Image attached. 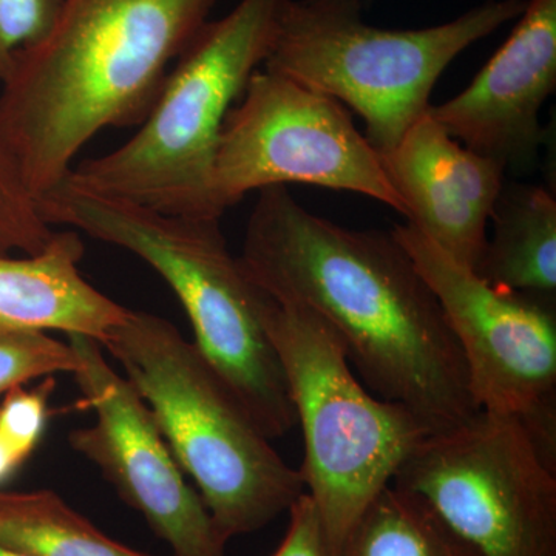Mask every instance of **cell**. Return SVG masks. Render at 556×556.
Instances as JSON below:
<instances>
[{"instance_id": "1", "label": "cell", "mask_w": 556, "mask_h": 556, "mask_svg": "<svg viewBox=\"0 0 556 556\" xmlns=\"http://www.w3.org/2000/svg\"><path fill=\"white\" fill-rule=\"evenodd\" d=\"M258 192L239 257L255 287L328 321L372 394L430 433L479 412L441 303L393 232L336 225L285 186Z\"/></svg>"}, {"instance_id": "2", "label": "cell", "mask_w": 556, "mask_h": 556, "mask_svg": "<svg viewBox=\"0 0 556 556\" xmlns=\"http://www.w3.org/2000/svg\"><path fill=\"white\" fill-rule=\"evenodd\" d=\"M218 0H64L0 83V127L35 199L60 186L84 146L141 124L172 65Z\"/></svg>"}, {"instance_id": "3", "label": "cell", "mask_w": 556, "mask_h": 556, "mask_svg": "<svg viewBox=\"0 0 556 556\" xmlns=\"http://www.w3.org/2000/svg\"><path fill=\"white\" fill-rule=\"evenodd\" d=\"M42 218L137 255L188 314L195 345L266 438L298 424L283 369L263 327L265 292L230 252L217 218L161 214L67 181L38 199Z\"/></svg>"}, {"instance_id": "4", "label": "cell", "mask_w": 556, "mask_h": 556, "mask_svg": "<svg viewBox=\"0 0 556 556\" xmlns=\"http://www.w3.org/2000/svg\"><path fill=\"white\" fill-rule=\"evenodd\" d=\"M101 346L144 399L226 540L257 532L306 492L300 471L169 320L130 309Z\"/></svg>"}, {"instance_id": "5", "label": "cell", "mask_w": 556, "mask_h": 556, "mask_svg": "<svg viewBox=\"0 0 556 556\" xmlns=\"http://www.w3.org/2000/svg\"><path fill=\"white\" fill-rule=\"evenodd\" d=\"M283 0H241L207 21L167 73L141 129L73 167L64 181L105 199L188 218H222L212 195L219 135L268 60Z\"/></svg>"}, {"instance_id": "6", "label": "cell", "mask_w": 556, "mask_h": 556, "mask_svg": "<svg viewBox=\"0 0 556 556\" xmlns=\"http://www.w3.org/2000/svg\"><path fill=\"white\" fill-rule=\"evenodd\" d=\"M526 5L527 0H489L434 27L383 30L362 21L357 0H283L263 65L353 109L383 159L431 108V91L445 68L517 21Z\"/></svg>"}, {"instance_id": "7", "label": "cell", "mask_w": 556, "mask_h": 556, "mask_svg": "<svg viewBox=\"0 0 556 556\" xmlns=\"http://www.w3.org/2000/svg\"><path fill=\"white\" fill-rule=\"evenodd\" d=\"M262 320L305 439L299 471L339 556L357 519L431 433L407 408L365 390L342 339L314 311L265 294Z\"/></svg>"}, {"instance_id": "8", "label": "cell", "mask_w": 556, "mask_h": 556, "mask_svg": "<svg viewBox=\"0 0 556 556\" xmlns=\"http://www.w3.org/2000/svg\"><path fill=\"white\" fill-rule=\"evenodd\" d=\"M391 485L422 500L478 556H556V464L515 417L479 409L428 434Z\"/></svg>"}, {"instance_id": "9", "label": "cell", "mask_w": 556, "mask_h": 556, "mask_svg": "<svg viewBox=\"0 0 556 556\" xmlns=\"http://www.w3.org/2000/svg\"><path fill=\"white\" fill-rule=\"evenodd\" d=\"M239 101L215 153L212 195L219 214L252 190L309 185L369 197L407 217L382 156L334 98L258 68Z\"/></svg>"}, {"instance_id": "10", "label": "cell", "mask_w": 556, "mask_h": 556, "mask_svg": "<svg viewBox=\"0 0 556 556\" xmlns=\"http://www.w3.org/2000/svg\"><path fill=\"white\" fill-rule=\"evenodd\" d=\"M393 236L441 303L478 408L518 419L556 464L555 300L490 287L413 226Z\"/></svg>"}, {"instance_id": "11", "label": "cell", "mask_w": 556, "mask_h": 556, "mask_svg": "<svg viewBox=\"0 0 556 556\" xmlns=\"http://www.w3.org/2000/svg\"><path fill=\"white\" fill-rule=\"evenodd\" d=\"M67 338L78 357L73 376L97 415L90 427L70 433V447L100 468L172 556H226L229 541L186 481L144 399L112 368L100 343L84 336Z\"/></svg>"}, {"instance_id": "12", "label": "cell", "mask_w": 556, "mask_h": 556, "mask_svg": "<svg viewBox=\"0 0 556 556\" xmlns=\"http://www.w3.org/2000/svg\"><path fill=\"white\" fill-rule=\"evenodd\" d=\"M555 89L556 0H527L517 27L470 86L428 112L460 144L529 175L547 141L540 115Z\"/></svg>"}, {"instance_id": "13", "label": "cell", "mask_w": 556, "mask_h": 556, "mask_svg": "<svg viewBox=\"0 0 556 556\" xmlns=\"http://www.w3.org/2000/svg\"><path fill=\"white\" fill-rule=\"evenodd\" d=\"M382 161L407 207V225L475 273L506 167L450 137L430 112Z\"/></svg>"}, {"instance_id": "14", "label": "cell", "mask_w": 556, "mask_h": 556, "mask_svg": "<svg viewBox=\"0 0 556 556\" xmlns=\"http://www.w3.org/2000/svg\"><path fill=\"white\" fill-rule=\"evenodd\" d=\"M84 251L78 230H64L54 232L38 254L0 255V324L56 329L102 345L130 309L80 276Z\"/></svg>"}, {"instance_id": "15", "label": "cell", "mask_w": 556, "mask_h": 556, "mask_svg": "<svg viewBox=\"0 0 556 556\" xmlns=\"http://www.w3.org/2000/svg\"><path fill=\"white\" fill-rule=\"evenodd\" d=\"M492 236L475 273L490 287L555 300L556 199L546 188L504 182Z\"/></svg>"}, {"instance_id": "16", "label": "cell", "mask_w": 556, "mask_h": 556, "mask_svg": "<svg viewBox=\"0 0 556 556\" xmlns=\"http://www.w3.org/2000/svg\"><path fill=\"white\" fill-rule=\"evenodd\" d=\"M0 546L27 556H153L105 535L51 490H0Z\"/></svg>"}, {"instance_id": "17", "label": "cell", "mask_w": 556, "mask_h": 556, "mask_svg": "<svg viewBox=\"0 0 556 556\" xmlns=\"http://www.w3.org/2000/svg\"><path fill=\"white\" fill-rule=\"evenodd\" d=\"M339 556H478L412 493L388 485L357 519Z\"/></svg>"}, {"instance_id": "18", "label": "cell", "mask_w": 556, "mask_h": 556, "mask_svg": "<svg viewBox=\"0 0 556 556\" xmlns=\"http://www.w3.org/2000/svg\"><path fill=\"white\" fill-rule=\"evenodd\" d=\"M0 127V255L38 254L53 237Z\"/></svg>"}, {"instance_id": "19", "label": "cell", "mask_w": 556, "mask_h": 556, "mask_svg": "<svg viewBox=\"0 0 556 556\" xmlns=\"http://www.w3.org/2000/svg\"><path fill=\"white\" fill-rule=\"evenodd\" d=\"M78 357L70 343L39 329L0 324V396L33 379L75 372Z\"/></svg>"}, {"instance_id": "20", "label": "cell", "mask_w": 556, "mask_h": 556, "mask_svg": "<svg viewBox=\"0 0 556 556\" xmlns=\"http://www.w3.org/2000/svg\"><path fill=\"white\" fill-rule=\"evenodd\" d=\"M54 380L47 379L35 390L13 388L0 404V442L24 464L38 447L49 419V399Z\"/></svg>"}, {"instance_id": "21", "label": "cell", "mask_w": 556, "mask_h": 556, "mask_svg": "<svg viewBox=\"0 0 556 556\" xmlns=\"http://www.w3.org/2000/svg\"><path fill=\"white\" fill-rule=\"evenodd\" d=\"M64 0H0V83L17 51L39 42L60 16Z\"/></svg>"}, {"instance_id": "22", "label": "cell", "mask_w": 556, "mask_h": 556, "mask_svg": "<svg viewBox=\"0 0 556 556\" xmlns=\"http://www.w3.org/2000/svg\"><path fill=\"white\" fill-rule=\"evenodd\" d=\"M287 535L270 556H336L313 497L303 492L289 507Z\"/></svg>"}, {"instance_id": "23", "label": "cell", "mask_w": 556, "mask_h": 556, "mask_svg": "<svg viewBox=\"0 0 556 556\" xmlns=\"http://www.w3.org/2000/svg\"><path fill=\"white\" fill-rule=\"evenodd\" d=\"M21 466L20 459L0 442V482L7 481L11 475L16 473Z\"/></svg>"}, {"instance_id": "24", "label": "cell", "mask_w": 556, "mask_h": 556, "mask_svg": "<svg viewBox=\"0 0 556 556\" xmlns=\"http://www.w3.org/2000/svg\"><path fill=\"white\" fill-rule=\"evenodd\" d=\"M0 556H27L24 554H20V552L11 551L9 547L0 546Z\"/></svg>"}, {"instance_id": "25", "label": "cell", "mask_w": 556, "mask_h": 556, "mask_svg": "<svg viewBox=\"0 0 556 556\" xmlns=\"http://www.w3.org/2000/svg\"><path fill=\"white\" fill-rule=\"evenodd\" d=\"M357 2L364 3V2H369V0H357Z\"/></svg>"}]
</instances>
